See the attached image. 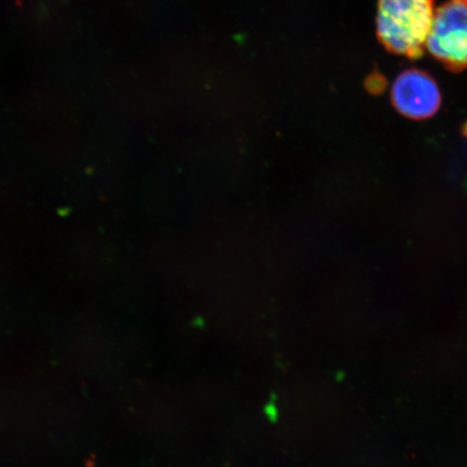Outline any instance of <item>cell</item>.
Segmentation results:
<instances>
[{
    "label": "cell",
    "instance_id": "obj_1",
    "mask_svg": "<svg viewBox=\"0 0 467 467\" xmlns=\"http://www.w3.org/2000/svg\"><path fill=\"white\" fill-rule=\"evenodd\" d=\"M435 0H378L377 37L390 54L422 57L433 26Z\"/></svg>",
    "mask_w": 467,
    "mask_h": 467
},
{
    "label": "cell",
    "instance_id": "obj_2",
    "mask_svg": "<svg viewBox=\"0 0 467 467\" xmlns=\"http://www.w3.org/2000/svg\"><path fill=\"white\" fill-rule=\"evenodd\" d=\"M426 49L447 71H467V0H446L436 9Z\"/></svg>",
    "mask_w": 467,
    "mask_h": 467
},
{
    "label": "cell",
    "instance_id": "obj_3",
    "mask_svg": "<svg viewBox=\"0 0 467 467\" xmlns=\"http://www.w3.org/2000/svg\"><path fill=\"white\" fill-rule=\"evenodd\" d=\"M441 92L436 80L421 69H407L397 76L390 102L400 115L412 120L431 119L441 108Z\"/></svg>",
    "mask_w": 467,
    "mask_h": 467
},
{
    "label": "cell",
    "instance_id": "obj_4",
    "mask_svg": "<svg viewBox=\"0 0 467 467\" xmlns=\"http://www.w3.org/2000/svg\"><path fill=\"white\" fill-rule=\"evenodd\" d=\"M385 86H387V81H385L383 76L379 74H372L366 80V88L371 93L383 92Z\"/></svg>",
    "mask_w": 467,
    "mask_h": 467
},
{
    "label": "cell",
    "instance_id": "obj_5",
    "mask_svg": "<svg viewBox=\"0 0 467 467\" xmlns=\"http://www.w3.org/2000/svg\"><path fill=\"white\" fill-rule=\"evenodd\" d=\"M462 134H463L464 139L467 140V120L464 122V124L462 126Z\"/></svg>",
    "mask_w": 467,
    "mask_h": 467
}]
</instances>
